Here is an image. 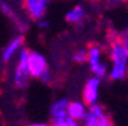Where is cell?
I'll return each instance as SVG.
<instances>
[{"instance_id":"obj_11","label":"cell","mask_w":128,"mask_h":126,"mask_svg":"<svg viewBox=\"0 0 128 126\" xmlns=\"http://www.w3.org/2000/svg\"><path fill=\"white\" fill-rule=\"evenodd\" d=\"M72 60L75 61V63H78V64H84L85 61L88 60V50H85V49H80V50H77L75 53H74V56H72Z\"/></svg>"},{"instance_id":"obj_8","label":"cell","mask_w":128,"mask_h":126,"mask_svg":"<svg viewBox=\"0 0 128 126\" xmlns=\"http://www.w3.org/2000/svg\"><path fill=\"white\" fill-rule=\"evenodd\" d=\"M22 44H24V36L22 35L17 36L16 39H13V40L10 42L8 46H7L3 51V61L4 63H8V61L14 57V54L22 47Z\"/></svg>"},{"instance_id":"obj_2","label":"cell","mask_w":128,"mask_h":126,"mask_svg":"<svg viewBox=\"0 0 128 126\" xmlns=\"http://www.w3.org/2000/svg\"><path fill=\"white\" fill-rule=\"evenodd\" d=\"M26 57H28V49H22L20 53V60L17 63L16 71H14V85L18 89H25L29 83V72L26 65Z\"/></svg>"},{"instance_id":"obj_13","label":"cell","mask_w":128,"mask_h":126,"mask_svg":"<svg viewBox=\"0 0 128 126\" xmlns=\"http://www.w3.org/2000/svg\"><path fill=\"white\" fill-rule=\"evenodd\" d=\"M42 80V82H45V83H50V80H52V73H50V71L49 69H46L45 72L40 75V78H39Z\"/></svg>"},{"instance_id":"obj_15","label":"cell","mask_w":128,"mask_h":126,"mask_svg":"<svg viewBox=\"0 0 128 126\" xmlns=\"http://www.w3.org/2000/svg\"><path fill=\"white\" fill-rule=\"evenodd\" d=\"M114 1H118V3H128V0H114Z\"/></svg>"},{"instance_id":"obj_1","label":"cell","mask_w":128,"mask_h":126,"mask_svg":"<svg viewBox=\"0 0 128 126\" xmlns=\"http://www.w3.org/2000/svg\"><path fill=\"white\" fill-rule=\"evenodd\" d=\"M110 60H112V80H121L128 72V47L124 44L121 36H113L110 39Z\"/></svg>"},{"instance_id":"obj_18","label":"cell","mask_w":128,"mask_h":126,"mask_svg":"<svg viewBox=\"0 0 128 126\" xmlns=\"http://www.w3.org/2000/svg\"><path fill=\"white\" fill-rule=\"evenodd\" d=\"M127 35H128V31H127Z\"/></svg>"},{"instance_id":"obj_12","label":"cell","mask_w":128,"mask_h":126,"mask_svg":"<svg viewBox=\"0 0 128 126\" xmlns=\"http://www.w3.org/2000/svg\"><path fill=\"white\" fill-rule=\"evenodd\" d=\"M74 122H75V119H72L70 115H67L63 121H56V122H53L52 126H71Z\"/></svg>"},{"instance_id":"obj_5","label":"cell","mask_w":128,"mask_h":126,"mask_svg":"<svg viewBox=\"0 0 128 126\" xmlns=\"http://www.w3.org/2000/svg\"><path fill=\"white\" fill-rule=\"evenodd\" d=\"M49 1L50 0H22V7L29 18L38 21L45 17Z\"/></svg>"},{"instance_id":"obj_7","label":"cell","mask_w":128,"mask_h":126,"mask_svg":"<svg viewBox=\"0 0 128 126\" xmlns=\"http://www.w3.org/2000/svg\"><path fill=\"white\" fill-rule=\"evenodd\" d=\"M67 105H68V100L67 98H61V100L56 101L54 104L52 105L50 108V117L52 121H63L64 118L67 117Z\"/></svg>"},{"instance_id":"obj_14","label":"cell","mask_w":128,"mask_h":126,"mask_svg":"<svg viewBox=\"0 0 128 126\" xmlns=\"http://www.w3.org/2000/svg\"><path fill=\"white\" fill-rule=\"evenodd\" d=\"M29 126H49L48 123H31Z\"/></svg>"},{"instance_id":"obj_3","label":"cell","mask_w":128,"mask_h":126,"mask_svg":"<svg viewBox=\"0 0 128 126\" xmlns=\"http://www.w3.org/2000/svg\"><path fill=\"white\" fill-rule=\"evenodd\" d=\"M26 65H28V72L32 78H40V75L45 72L48 68V63H46L45 57L40 53L36 51H29L28 50V57H26Z\"/></svg>"},{"instance_id":"obj_9","label":"cell","mask_w":128,"mask_h":126,"mask_svg":"<svg viewBox=\"0 0 128 126\" xmlns=\"http://www.w3.org/2000/svg\"><path fill=\"white\" fill-rule=\"evenodd\" d=\"M86 112V108H85V104L82 103H78V101H72V103H68L67 105V114L70 115L72 119L75 121H80L84 118Z\"/></svg>"},{"instance_id":"obj_16","label":"cell","mask_w":128,"mask_h":126,"mask_svg":"<svg viewBox=\"0 0 128 126\" xmlns=\"http://www.w3.org/2000/svg\"><path fill=\"white\" fill-rule=\"evenodd\" d=\"M71 126H80V125H78V123H77V121H75V122H74V123H72V125H71Z\"/></svg>"},{"instance_id":"obj_10","label":"cell","mask_w":128,"mask_h":126,"mask_svg":"<svg viewBox=\"0 0 128 126\" xmlns=\"http://www.w3.org/2000/svg\"><path fill=\"white\" fill-rule=\"evenodd\" d=\"M84 15H85V10L81 6H75L67 13L66 21L70 22V24H77V22H80L81 19L84 18Z\"/></svg>"},{"instance_id":"obj_4","label":"cell","mask_w":128,"mask_h":126,"mask_svg":"<svg viewBox=\"0 0 128 126\" xmlns=\"http://www.w3.org/2000/svg\"><path fill=\"white\" fill-rule=\"evenodd\" d=\"M100 54H102V50H100L99 46H90L89 50H88V60L86 61H89L90 69L95 73L96 78L103 79L107 75V65L100 63Z\"/></svg>"},{"instance_id":"obj_17","label":"cell","mask_w":128,"mask_h":126,"mask_svg":"<svg viewBox=\"0 0 128 126\" xmlns=\"http://www.w3.org/2000/svg\"><path fill=\"white\" fill-rule=\"evenodd\" d=\"M103 126H113V125H112V122H109V123H106V125H103Z\"/></svg>"},{"instance_id":"obj_6","label":"cell","mask_w":128,"mask_h":126,"mask_svg":"<svg viewBox=\"0 0 128 126\" xmlns=\"http://www.w3.org/2000/svg\"><path fill=\"white\" fill-rule=\"evenodd\" d=\"M99 85H100V79L99 78H90L86 82L85 87H84V101L86 105H90L93 103L98 101L99 97Z\"/></svg>"}]
</instances>
